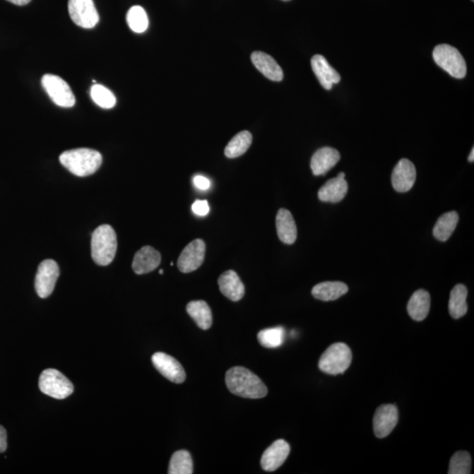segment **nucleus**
Wrapping results in <instances>:
<instances>
[{
    "mask_svg": "<svg viewBox=\"0 0 474 474\" xmlns=\"http://www.w3.org/2000/svg\"><path fill=\"white\" fill-rule=\"evenodd\" d=\"M399 420V413L394 405L386 404L379 407L374 417V429L376 437L384 439L393 432Z\"/></svg>",
    "mask_w": 474,
    "mask_h": 474,
    "instance_id": "f8f14e48",
    "label": "nucleus"
},
{
    "mask_svg": "<svg viewBox=\"0 0 474 474\" xmlns=\"http://www.w3.org/2000/svg\"><path fill=\"white\" fill-rule=\"evenodd\" d=\"M7 448V434L3 426H0V454L5 452Z\"/></svg>",
    "mask_w": 474,
    "mask_h": 474,
    "instance_id": "f704fd0d",
    "label": "nucleus"
},
{
    "mask_svg": "<svg viewBox=\"0 0 474 474\" xmlns=\"http://www.w3.org/2000/svg\"><path fill=\"white\" fill-rule=\"evenodd\" d=\"M251 61L255 67L270 81L275 82L283 81V71L273 57L268 54L261 52H253Z\"/></svg>",
    "mask_w": 474,
    "mask_h": 474,
    "instance_id": "6ab92c4d",
    "label": "nucleus"
},
{
    "mask_svg": "<svg viewBox=\"0 0 474 474\" xmlns=\"http://www.w3.org/2000/svg\"><path fill=\"white\" fill-rule=\"evenodd\" d=\"M126 23L135 32H143L147 30L148 19L146 10L142 6H135L129 9L126 14Z\"/></svg>",
    "mask_w": 474,
    "mask_h": 474,
    "instance_id": "c756f323",
    "label": "nucleus"
},
{
    "mask_svg": "<svg viewBox=\"0 0 474 474\" xmlns=\"http://www.w3.org/2000/svg\"><path fill=\"white\" fill-rule=\"evenodd\" d=\"M311 66L324 89L331 90L333 85L338 84L341 81L338 72L328 64L324 56H314L311 59Z\"/></svg>",
    "mask_w": 474,
    "mask_h": 474,
    "instance_id": "dca6fc26",
    "label": "nucleus"
},
{
    "mask_svg": "<svg viewBox=\"0 0 474 474\" xmlns=\"http://www.w3.org/2000/svg\"><path fill=\"white\" fill-rule=\"evenodd\" d=\"M159 273H160V274H162V273H164V271H162V270H160V271H159Z\"/></svg>",
    "mask_w": 474,
    "mask_h": 474,
    "instance_id": "58836bf2",
    "label": "nucleus"
},
{
    "mask_svg": "<svg viewBox=\"0 0 474 474\" xmlns=\"http://www.w3.org/2000/svg\"><path fill=\"white\" fill-rule=\"evenodd\" d=\"M468 161L473 162L474 161V148L471 151V154L469 155Z\"/></svg>",
    "mask_w": 474,
    "mask_h": 474,
    "instance_id": "e433bc0d",
    "label": "nucleus"
},
{
    "mask_svg": "<svg viewBox=\"0 0 474 474\" xmlns=\"http://www.w3.org/2000/svg\"><path fill=\"white\" fill-rule=\"evenodd\" d=\"M59 160L64 168L78 177H88L95 173L102 165L99 151L81 148L64 151Z\"/></svg>",
    "mask_w": 474,
    "mask_h": 474,
    "instance_id": "f03ea898",
    "label": "nucleus"
},
{
    "mask_svg": "<svg viewBox=\"0 0 474 474\" xmlns=\"http://www.w3.org/2000/svg\"><path fill=\"white\" fill-rule=\"evenodd\" d=\"M90 97L97 106L110 109L117 105V97L110 90L101 85H94L90 89Z\"/></svg>",
    "mask_w": 474,
    "mask_h": 474,
    "instance_id": "2f4dec72",
    "label": "nucleus"
},
{
    "mask_svg": "<svg viewBox=\"0 0 474 474\" xmlns=\"http://www.w3.org/2000/svg\"><path fill=\"white\" fill-rule=\"evenodd\" d=\"M290 454V445L283 439L275 441L269 448L263 452L261 458V466L266 472H274L280 468L287 461Z\"/></svg>",
    "mask_w": 474,
    "mask_h": 474,
    "instance_id": "4468645a",
    "label": "nucleus"
},
{
    "mask_svg": "<svg viewBox=\"0 0 474 474\" xmlns=\"http://www.w3.org/2000/svg\"><path fill=\"white\" fill-rule=\"evenodd\" d=\"M69 13L78 27L93 28L100 20L93 0H69Z\"/></svg>",
    "mask_w": 474,
    "mask_h": 474,
    "instance_id": "1a4fd4ad",
    "label": "nucleus"
},
{
    "mask_svg": "<svg viewBox=\"0 0 474 474\" xmlns=\"http://www.w3.org/2000/svg\"><path fill=\"white\" fill-rule=\"evenodd\" d=\"M285 331L283 327L263 329L258 335L260 345L266 348H277L283 345Z\"/></svg>",
    "mask_w": 474,
    "mask_h": 474,
    "instance_id": "c85d7f7f",
    "label": "nucleus"
},
{
    "mask_svg": "<svg viewBox=\"0 0 474 474\" xmlns=\"http://www.w3.org/2000/svg\"><path fill=\"white\" fill-rule=\"evenodd\" d=\"M472 1H474V0H472Z\"/></svg>",
    "mask_w": 474,
    "mask_h": 474,
    "instance_id": "a19ab883",
    "label": "nucleus"
},
{
    "mask_svg": "<svg viewBox=\"0 0 474 474\" xmlns=\"http://www.w3.org/2000/svg\"><path fill=\"white\" fill-rule=\"evenodd\" d=\"M194 213L199 216L207 215L210 211L208 202L207 201H196L193 204Z\"/></svg>",
    "mask_w": 474,
    "mask_h": 474,
    "instance_id": "473e14b6",
    "label": "nucleus"
},
{
    "mask_svg": "<svg viewBox=\"0 0 474 474\" xmlns=\"http://www.w3.org/2000/svg\"><path fill=\"white\" fill-rule=\"evenodd\" d=\"M252 143V135L249 131H242L235 136L225 148V155L236 158L246 153Z\"/></svg>",
    "mask_w": 474,
    "mask_h": 474,
    "instance_id": "bb28decb",
    "label": "nucleus"
},
{
    "mask_svg": "<svg viewBox=\"0 0 474 474\" xmlns=\"http://www.w3.org/2000/svg\"><path fill=\"white\" fill-rule=\"evenodd\" d=\"M341 158L338 150L331 147H324L318 150L311 159V170L314 176L325 175Z\"/></svg>",
    "mask_w": 474,
    "mask_h": 474,
    "instance_id": "2eb2a0df",
    "label": "nucleus"
},
{
    "mask_svg": "<svg viewBox=\"0 0 474 474\" xmlns=\"http://www.w3.org/2000/svg\"><path fill=\"white\" fill-rule=\"evenodd\" d=\"M151 360L155 368L170 381L181 384L186 381V372L174 357L168 354L157 352L152 356Z\"/></svg>",
    "mask_w": 474,
    "mask_h": 474,
    "instance_id": "9b49d317",
    "label": "nucleus"
},
{
    "mask_svg": "<svg viewBox=\"0 0 474 474\" xmlns=\"http://www.w3.org/2000/svg\"><path fill=\"white\" fill-rule=\"evenodd\" d=\"M338 177H340V178L345 179V172H340Z\"/></svg>",
    "mask_w": 474,
    "mask_h": 474,
    "instance_id": "4c0bfd02",
    "label": "nucleus"
},
{
    "mask_svg": "<svg viewBox=\"0 0 474 474\" xmlns=\"http://www.w3.org/2000/svg\"><path fill=\"white\" fill-rule=\"evenodd\" d=\"M218 284L224 296L232 302H238L245 294V288L236 271H227L220 275Z\"/></svg>",
    "mask_w": 474,
    "mask_h": 474,
    "instance_id": "a211bd4d",
    "label": "nucleus"
},
{
    "mask_svg": "<svg viewBox=\"0 0 474 474\" xmlns=\"http://www.w3.org/2000/svg\"><path fill=\"white\" fill-rule=\"evenodd\" d=\"M186 311L199 328L204 331L211 328L213 324L211 309L204 300H194L188 303Z\"/></svg>",
    "mask_w": 474,
    "mask_h": 474,
    "instance_id": "b1692460",
    "label": "nucleus"
},
{
    "mask_svg": "<svg viewBox=\"0 0 474 474\" xmlns=\"http://www.w3.org/2000/svg\"><path fill=\"white\" fill-rule=\"evenodd\" d=\"M278 237L285 244H295L297 239V227L294 216L288 209L278 210L276 217Z\"/></svg>",
    "mask_w": 474,
    "mask_h": 474,
    "instance_id": "412c9836",
    "label": "nucleus"
},
{
    "mask_svg": "<svg viewBox=\"0 0 474 474\" xmlns=\"http://www.w3.org/2000/svg\"><path fill=\"white\" fill-rule=\"evenodd\" d=\"M59 275V266L54 260L46 259L40 263L35 281V291L39 297L45 299L52 294Z\"/></svg>",
    "mask_w": 474,
    "mask_h": 474,
    "instance_id": "6e6552de",
    "label": "nucleus"
},
{
    "mask_svg": "<svg viewBox=\"0 0 474 474\" xmlns=\"http://www.w3.org/2000/svg\"><path fill=\"white\" fill-rule=\"evenodd\" d=\"M194 473V463L187 451H176L172 455L169 466V474H191Z\"/></svg>",
    "mask_w": 474,
    "mask_h": 474,
    "instance_id": "cd10ccee",
    "label": "nucleus"
},
{
    "mask_svg": "<svg viewBox=\"0 0 474 474\" xmlns=\"http://www.w3.org/2000/svg\"><path fill=\"white\" fill-rule=\"evenodd\" d=\"M194 186L201 190H208L210 186H211L210 180L206 178V177L201 175L195 177L194 179Z\"/></svg>",
    "mask_w": 474,
    "mask_h": 474,
    "instance_id": "72a5a7b5",
    "label": "nucleus"
},
{
    "mask_svg": "<svg viewBox=\"0 0 474 474\" xmlns=\"http://www.w3.org/2000/svg\"><path fill=\"white\" fill-rule=\"evenodd\" d=\"M348 285L340 281H327L314 285L312 295L323 302H332L348 292Z\"/></svg>",
    "mask_w": 474,
    "mask_h": 474,
    "instance_id": "4be33fe9",
    "label": "nucleus"
},
{
    "mask_svg": "<svg viewBox=\"0 0 474 474\" xmlns=\"http://www.w3.org/2000/svg\"><path fill=\"white\" fill-rule=\"evenodd\" d=\"M206 244L201 239H196L181 252L178 260V267L181 273H190L197 270L204 262Z\"/></svg>",
    "mask_w": 474,
    "mask_h": 474,
    "instance_id": "9d476101",
    "label": "nucleus"
},
{
    "mask_svg": "<svg viewBox=\"0 0 474 474\" xmlns=\"http://www.w3.org/2000/svg\"><path fill=\"white\" fill-rule=\"evenodd\" d=\"M7 1L13 3L14 5L21 6L28 5V4L31 1V0H7Z\"/></svg>",
    "mask_w": 474,
    "mask_h": 474,
    "instance_id": "c9c22d12",
    "label": "nucleus"
},
{
    "mask_svg": "<svg viewBox=\"0 0 474 474\" xmlns=\"http://www.w3.org/2000/svg\"><path fill=\"white\" fill-rule=\"evenodd\" d=\"M40 390L54 399L64 400L74 392V386L56 369H47L39 379Z\"/></svg>",
    "mask_w": 474,
    "mask_h": 474,
    "instance_id": "423d86ee",
    "label": "nucleus"
},
{
    "mask_svg": "<svg viewBox=\"0 0 474 474\" xmlns=\"http://www.w3.org/2000/svg\"><path fill=\"white\" fill-rule=\"evenodd\" d=\"M472 458L468 451H459L452 456L449 466V474L471 473Z\"/></svg>",
    "mask_w": 474,
    "mask_h": 474,
    "instance_id": "7c9ffc66",
    "label": "nucleus"
},
{
    "mask_svg": "<svg viewBox=\"0 0 474 474\" xmlns=\"http://www.w3.org/2000/svg\"><path fill=\"white\" fill-rule=\"evenodd\" d=\"M283 1H289V0H283Z\"/></svg>",
    "mask_w": 474,
    "mask_h": 474,
    "instance_id": "ea45409f",
    "label": "nucleus"
},
{
    "mask_svg": "<svg viewBox=\"0 0 474 474\" xmlns=\"http://www.w3.org/2000/svg\"><path fill=\"white\" fill-rule=\"evenodd\" d=\"M348 191V183L340 177H336L327 181L318 191V198L321 201L338 203L345 198Z\"/></svg>",
    "mask_w": 474,
    "mask_h": 474,
    "instance_id": "aec40b11",
    "label": "nucleus"
},
{
    "mask_svg": "<svg viewBox=\"0 0 474 474\" xmlns=\"http://www.w3.org/2000/svg\"><path fill=\"white\" fill-rule=\"evenodd\" d=\"M468 289L464 285H455L451 292L450 300H449V313L454 319H459L468 313Z\"/></svg>",
    "mask_w": 474,
    "mask_h": 474,
    "instance_id": "393cba45",
    "label": "nucleus"
},
{
    "mask_svg": "<svg viewBox=\"0 0 474 474\" xmlns=\"http://www.w3.org/2000/svg\"><path fill=\"white\" fill-rule=\"evenodd\" d=\"M226 385L231 393L249 399H260L267 396V387L258 376L247 368L237 367L226 374Z\"/></svg>",
    "mask_w": 474,
    "mask_h": 474,
    "instance_id": "f257e3e1",
    "label": "nucleus"
},
{
    "mask_svg": "<svg viewBox=\"0 0 474 474\" xmlns=\"http://www.w3.org/2000/svg\"><path fill=\"white\" fill-rule=\"evenodd\" d=\"M430 309V296L425 290H418L411 296L408 304V312L412 319L422 321L428 316Z\"/></svg>",
    "mask_w": 474,
    "mask_h": 474,
    "instance_id": "5701e85b",
    "label": "nucleus"
},
{
    "mask_svg": "<svg viewBox=\"0 0 474 474\" xmlns=\"http://www.w3.org/2000/svg\"><path fill=\"white\" fill-rule=\"evenodd\" d=\"M416 170L413 162L408 159H401L394 167L392 174L393 189L399 193H407L414 186Z\"/></svg>",
    "mask_w": 474,
    "mask_h": 474,
    "instance_id": "ddd939ff",
    "label": "nucleus"
},
{
    "mask_svg": "<svg viewBox=\"0 0 474 474\" xmlns=\"http://www.w3.org/2000/svg\"><path fill=\"white\" fill-rule=\"evenodd\" d=\"M160 263V253L151 246H144L136 253L132 267L136 274L143 275L157 269Z\"/></svg>",
    "mask_w": 474,
    "mask_h": 474,
    "instance_id": "f3484780",
    "label": "nucleus"
},
{
    "mask_svg": "<svg viewBox=\"0 0 474 474\" xmlns=\"http://www.w3.org/2000/svg\"><path fill=\"white\" fill-rule=\"evenodd\" d=\"M458 223V215L457 212L451 211L444 213L437 220L433 229L434 237L441 242L447 241L454 232Z\"/></svg>",
    "mask_w": 474,
    "mask_h": 474,
    "instance_id": "a878e982",
    "label": "nucleus"
},
{
    "mask_svg": "<svg viewBox=\"0 0 474 474\" xmlns=\"http://www.w3.org/2000/svg\"><path fill=\"white\" fill-rule=\"evenodd\" d=\"M433 59L436 64L451 77L461 79L466 75V64L461 53L454 47L439 45L433 50Z\"/></svg>",
    "mask_w": 474,
    "mask_h": 474,
    "instance_id": "39448f33",
    "label": "nucleus"
},
{
    "mask_svg": "<svg viewBox=\"0 0 474 474\" xmlns=\"http://www.w3.org/2000/svg\"><path fill=\"white\" fill-rule=\"evenodd\" d=\"M352 361V353L350 347L343 343H336L329 346L321 355L319 368L327 374H342L350 367Z\"/></svg>",
    "mask_w": 474,
    "mask_h": 474,
    "instance_id": "20e7f679",
    "label": "nucleus"
},
{
    "mask_svg": "<svg viewBox=\"0 0 474 474\" xmlns=\"http://www.w3.org/2000/svg\"><path fill=\"white\" fill-rule=\"evenodd\" d=\"M92 256L97 266H109L117 251V237L110 225H101L93 231L92 237Z\"/></svg>",
    "mask_w": 474,
    "mask_h": 474,
    "instance_id": "7ed1b4c3",
    "label": "nucleus"
},
{
    "mask_svg": "<svg viewBox=\"0 0 474 474\" xmlns=\"http://www.w3.org/2000/svg\"><path fill=\"white\" fill-rule=\"evenodd\" d=\"M42 85L53 102L61 107L75 106L76 99L70 85L59 76L46 74L42 78Z\"/></svg>",
    "mask_w": 474,
    "mask_h": 474,
    "instance_id": "0eeeda50",
    "label": "nucleus"
}]
</instances>
